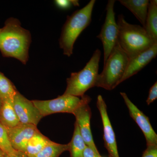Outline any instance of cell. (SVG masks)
Returning a JSON list of instances; mask_svg holds the SVG:
<instances>
[{
	"label": "cell",
	"instance_id": "cell-1",
	"mask_svg": "<svg viewBox=\"0 0 157 157\" xmlns=\"http://www.w3.org/2000/svg\"><path fill=\"white\" fill-rule=\"evenodd\" d=\"M31 41L29 31L22 27L17 18L10 17L0 28V51L4 57L17 59L26 65Z\"/></svg>",
	"mask_w": 157,
	"mask_h": 157
},
{
	"label": "cell",
	"instance_id": "cell-2",
	"mask_svg": "<svg viewBox=\"0 0 157 157\" xmlns=\"http://www.w3.org/2000/svg\"><path fill=\"white\" fill-rule=\"evenodd\" d=\"M117 43L129 59L148 49L155 43L143 27L127 22L123 15H119Z\"/></svg>",
	"mask_w": 157,
	"mask_h": 157
},
{
	"label": "cell",
	"instance_id": "cell-3",
	"mask_svg": "<svg viewBox=\"0 0 157 157\" xmlns=\"http://www.w3.org/2000/svg\"><path fill=\"white\" fill-rule=\"evenodd\" d=\"M95 2V0H91L83 8L67 17L59 40L60 48L63 49L65 55L70 57L73 54V46L76 39L90 23Z\"/></svg>",
	"mask_w": 157,
	"mask_h": 157
},
{
	"label": "cell",
	"instance_id": "cell-4",
	"mask_svg": "<svg viewBox=\"0 0 157 157\" xmlns=\"http://www.w3.org/2000/svg\"><path fill=\"white\" fill-rule=\"evenodd\" d=\"M129 61L128 56L117 43L104 63L103 71L98 74L95 86L114 89L120 84Z\"/></svg>",
	"mask_w": 157,
	"mask_h": 157
},
{
	"label": "cell",
	"instance_id": "cell-5",
	"mask_svg": "<svg viewBox=\"0 0 157 157\" xmlns=\"http://www.w3.org/2000/svg\"><path fill=\"white\" fill-rule=\"evenodd\" d=\"M101 52L97 49L85 67L80 71L71 73L67 78L64 95L81 98L88 90L94 87L98 74Z\"/></svg>",
	"mask_w": 157,
	"mask_h": 157
},
{
	"label": "cell",
	"instance_id": "cell-6",
	"mask_svg": "<svg viewBox=\"0 0 157 157\" xmlns=\"http://www.w3.org/2000/svg\"><path fill=\"white\" fill-rule=\"evenodd\" d=\"M90 98L89 96H82L81 98L63 94L52 100L46 101H32L43 117L57 113L73 112L82 104Z\"/></svg>",
	"mask_w": 157,
	"mask_h": 157
},
{
	"label": "cell",
	"instance_id": "cell-7",
	"mask_svg": "<svg viewBox=\"0 0 157 157\" xmlns=\"http://www.w3.org/2000/svg\"><path fill=\"white\" fill-rule=\"evenodd\" d=\"M115 1L109 0L106 7V16L100 34L97 36L103 44L104 63L117 43L118 27L116 21L114 6Z\"/></svg>",
	"mask_w": 157,
	"mask_h": 157
},
{
	"label": "cell",
	"instance_id": "cell-8",
	"mask_svg": "<svg viewBox=\"0 0 157 157\" xmlns=\"http://www.w3.org/2000/svg\"><path fill=\"white\" fill-rule=\"evenodd\" d=\"M13 104L20 123L37 126L43 117L32 101L27 99L17 90L14 97Z\"/></svg>",
	"mask_w": 157,
	"mask_h": 157
},
{
	"label": "cell",
	"instance_id": "cell-9",
	"mask_svg": "<svg viewBox=\"0 0 157 157\" xmlns=\"http://www.w3.org/2000/svg\"><path fill=\"white\" fill-rule=\"evenodd\" d=\"M90 101L91 98H90L82 104L73 112V114L76 117V122L80 134L86 146L91 149L99 156H101L94 142L90 128L91 111L89 106Z\"/></svg>",
	"mask_w": 157,
	"mask_h": 157
},
{
	"label": "cell",
	"instance_id": "cell-10",
	"mask_svg": "<svg viewBox=\"0 0 157 157\" xmlns=\"http://www.w3.org/2000/svg\"><path fill=\"white\" fill-rule=\"evenodd\" d=\"M120 94L123 98L131 117L143 132L147 146L157 145V135L151 126L149 118L132 103L125 93L121 92Z\"/></svg>",
	"mask_w": 157,
	"mask_h": 157
},
{
	"label": "cell",
	"instance_id": "cell-11",
	"mask_svg": "<svg viewBox=\"0 0 157 157\" xmlns=\"http://www.w3.org/2000/svg\"><path fill=\"white\" fill-rule=\"evenodd\" d=\"M97 106L102 119L104 146L108 151L109 157H120L115 133L107 113V105L101 95L97 98Z\"/></svg>",
	"mask_w": 157,
	"mask_h": 157
},
{
	"label": "cell",
	"instance_id": "cell-12",
	"mask_svg": "<svg viewBox=\"0 0 157 157\" xmlns=\"http://www.w3.org/2000/svg\"><path fill=\"white\" fill-rule=\"evenodd\" d=\"M6 128L12 147L24 153L29 140L39 131L37 126L21 123L13 128Z\"/></svg>",
	"mask_w": 157,
	"mask_h": 157
},
{
	"label": "cell",
	"instance_id": "cell-13",
	"mask_svg": "<svg viewBox=\"0 0 157 157\" xmlns=\"http://www.w3.org/2000/svg\"><path fill=\"white\" fill-rule=\"evenodd\" d=\"M157 55V43L151 48L138 54L129 59L125 72L121 81V83L137 74L148 64Z\"/></svg>",
	"mask_w": 157,
	"mask_h": 157
},
{
	"label": "cell",
	"instance_id": "cell-14",
	"mask_svg": "<svg viewBox=\"0 0 157 157\" xmlns=\"http://www.w3.org/2000/svg\"><path fill=\"white\" fill-rule=\"evenodd\" d=\"M120 3L129 9L137 20L145 26L149 1L148 0H120Z\"/></svg>",
	"mask_w": 157,
	"mask_h": 157
},
{
	"label": "cell",
	"instance_id": "cell-15",
	"mask_svg": "<svg viewBox=\"0 0 157 157\" xmlns=\"http://www.w3.org/2000/svg\"><path fill=\"white\" fill-rule=\"evenodd\" d=\"M14 98L2 102L0 110V123L5 128H11L19 124V119L14 107Z\"/></svg>",
	"mask_w": 157,
	"mask_h": 157
},
{
	"label": "cell",
	"instance_id": "cell-16",
	"mask_svg": "<svg viewBox=\"0 0 157 157\" xmlns=\"http://www.w3.org/2000/svg\"><path fill=\"white\" fill-rule=\"evenodd\" d=\"M146 31L152 40L157 43V1H149L145 26Z\"/></svg>",
	"mask_w": 157,
	"mask_h": 157
},
{
	"label": "cell",
	"instance_id": "cell-17",
	"mask_svg": "<svg viewBox=\"0 0 157 157\" xmlns=\"http://www.w3.org/2000/svg\"><path fill=\"white\" fill-rule=\"evenodd\" d=\"M52 141L39 131L29 140L25 153L29 157L33 156Z\"/></svg>",
	"mask_w": 157,
	"mask_h": 157
},
{
	"label": "cell",
	"instance_id": "cell-18",
	"mask_svg": "<svg viewBox=\"0 0 157 157\" xmlns=\"http://www.w3.org/2000/svg\"><path fill=\"white\" fill-rule=\"evenodd\" d=\"M70 157H83V152L86 145L82 137L77 123L75 122L72 140L69 143Z\"/></svg>",
	"mask_w": 157,
	"mask_h": 157
},
{
	"label": "cell",
	"instance_id": "cell-19",
	"mask_svg": "<svg viewBox=\"0 0 157 157\" xmlns=\"http://www.w3.org/2000/svg\"><path fill=\"white\" fill-rule=\"evenodd\" d=\"M69 144H60L52 141L39 152L30 157H59L64 152L69 150Z\"/></svg>",
	"mask_w": 157,
	"mask_h": 157
},
{
	"label": "cell",
	"instance_id": "cell-20",
	"mask_svg": "<svg viewBox=\"0 0 157 157\" xmlns=\"http://www.w3.org/2000/svg\"><path fill=\"white\" fill-rule=\"evenodd\" d=\"M17 90L12 82L0 72V101H4L14 98Z\"/></svg>",
	"mask_w": 157,
	"mask_h": 157
},
{
	"label": "cell",
	"instance_id": "cell-21",
	"mask_svg": "<svg viewBox=\"0 0 157 157\" xmlns=\"http://www.w3.org/2000/svg\"><path fill=\"white\" fill-rule=\"evenodd\" d=\"M0 149L7 155H11L15 152L9 141L6 128L0 123Z\"/></svg>",
	"mask_w": 157,
	"mask_h": 157
},
{
	"label": "cell",
	"instance_id": "cell-22",
	"mask_svg": "<svg viewBox=\"0 0 157 157\" xmlns=\"http://www.w3.org/2000/svg\"><path fill=\"white\" fill-rule=\"evenodd\" d=\"M55 2L56 6L61 9H68L72 6H79L78 1L76 0H56Z\"/></svg>",
	"mask_w": 157,
	"mask_h": 157
},
{
	"label": "cell",
	"instance_id": "cell-23",
	"mask_svg": "<svg viewBox=\"0 0 157 157\" xmlns=\"http://www.w3.org/2000/svg\"><path fill=\"white\" fill-rule=\"evenodd\" d=\"M157 98V82H156L151 87L149 92L148 98L146 100V103L149 105L151 104Z\"/></svg>",
	"mask_w": 157,
	"mask_h": 157
},
{
	"label": "cell",
	"instance_id": "cell-24",
	"mask_svg": "<svg viewBox=\"0 0 157 157\" xmlns=\"http://www.w3.org/2000/svg\"><path fill=\"white\" fill-rule=\"evenodd\" d=\"M142 157H157V145L147 146Z\"/></svg>",
	"mask_w": 157,
	"mask_h": 157
},
{
	"label": "cell",
	"instance_id": "cell-25",
	"mask_svg": "<svg viewBox=\"0 0 157 157\" xmlns=\"http://www.w3.org/2000/svg\"><path fill=\"white\" fill-rule=\"evenodd\" d=\"M83 157H102L98 155L94 151L87 146L85 148L83 152Z\"/></svg>",
	"mask_w": 157,
	"mask_h": 157
},
{
	"label": "cell",
	"instance_id": "cell-26",
	"mask_svg": "<svg viewBox=\"0 0 157 157\" xmlns=\"http://www.w3.org/2000/svg\"><path fill=\"white\" fill-rule=\"evenodd\" d=\"M9 157H29L25 153L23 152L18 151H15V152L11 155L9 156Z\"/></svg>",
	"mask_w": 157,
	"mask_h": 157
},
{
	"label": "cell",
	"instance_id": "cell-27",
	"mask_svg": "<svg viewBox=\"0 0 157 157\" xmlns=\"http://www.w3.org/2000/svg\"><path fill=\"white\" fill-rule=\"evenodd\" d=\"M6 155H7L0 149V157H6Z\"/></svg>",
	"mask_w": 157,
	"mask_h": 157
},
{
	"label": "cell",
	"instance_id": "cell-28",
	"mask_svg": "<svg viewBox=\"0 0 157 157\" xmlns=\"http://www.w3.org/2000/svg\"><path fill=\"white\" fill-rule=\"evenodd\" d=\"M2 101H0V110H1V107H2Z\"/></svg>",
	"mask_w": 157,
	"mask_h": 157
},
{
	"label": "cell",
	"instance_id": "cell-29",
	"mask_svg": "<svg viewBox=\"0 0 157 157\" xmlns=\"http://www.w3.org/2000/svg\"><path fill=\"white\" fill-rule=\"evenodd\" d=\"M6 157H9V156L7 155H6Z\"/></svg>",
	"mask_w": 157,
	"mask_h": 157
}]
</instances>
